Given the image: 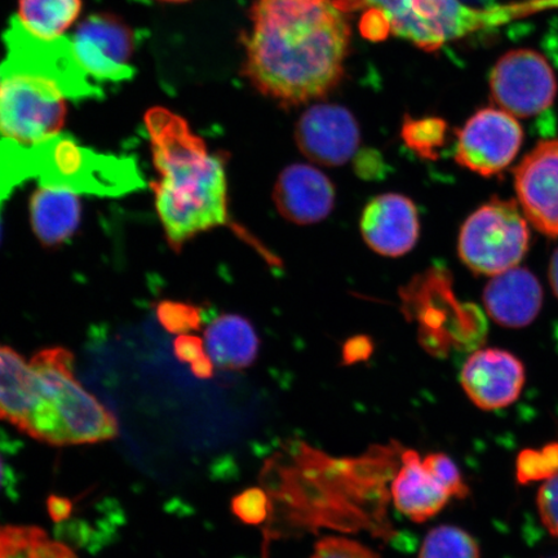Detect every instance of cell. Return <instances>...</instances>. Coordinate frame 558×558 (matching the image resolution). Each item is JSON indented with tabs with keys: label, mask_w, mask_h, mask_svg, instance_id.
<instances>
[{
	"label": "cell",
	"mask_w": 558,
	"mask_h": 558,
	"mask_svg": "<svg viewBox=\"0 0 558 558\" xmlns=\"http://www.w3.org/2000/svg\"><path fill=\"white\" fill-rule=\"evenodd\" d=\"M395 506L411 521L422 523L435 518L451 499L414 450L402 453V466L392 484Z\"/></svg>",
	"instance_id": "d6986e66"
},
{
	"label": "cell",
	"mask_w": 558,
	"mask_h": 558,
	"mask_svg": "<svg viewBox=\"0 0 558 558\" xmlns=\"http://www.w3.org/2000/svg\"><path fill=\"white\" fill-rule=\"evenodd\" d=\"M81 214V201L72 191L40 185L32 195V227L45 247H59L72 239Z\"/></svg>",
	"instance_id": "ffe728a7"
},
{
	"label": "cell",
	"mask_w": 558,
	"mask_h": 558,
	"mask_svg": "<svg viewBox=\"0 0 558 558\" xmlns=\"http://www.w3.org/2000/svg\"><path fill=\"white\" fill-rule=\"evenodd\" d=\"M523 131L518 118L500 108H485L458 131L456 160L481 177L504 172L518 157Z\"/></svg>",
	"instance_id": "30bf717a"
},
{
	"label": "cell",
	"mask_w": 558,
	"mask_h": 558,
	"mask_svg": "<svg viewBox=\"0 0 558 558\" xmlns=\"http://www.w3.org/2000/svg\"><path fill=\"white\" fill-rule=\"evenodd\" d=\"M73 51L80 65L96 83H120L135 75L136 33L111 13H95L76 27Z\"/></svg>",
	"instance_id": "9c48e42d"
},
{
	"label": "cell",
	"mask_w": 558,
	"mask_h": 558,
	"mask_svg": "<svg viewBox=\"0 0 558 558\" xmlns=\"http://www.w3.org/2000/svg\"><path fill=\"white\" fill-rule=\"evenodd\" d=\"M538 512L544 527L555 538H558V473L554 477L544 481L539 488L538 498Z\"/></svg>",
	"instance_id": "4dcf8cb0"
},
{
	"label": "cell",
	"mask_w": 558,
	"mask_h": 558,
	"mask_svg": "<svg viewBox=\"0 0 558 558\" xmlns=\"http://www.w3.org/2000/svg\"><path fill=\"white\" fill-rule=\"evenodd\" d=\"M423 464L437 483L450 494L451 498L465 499L469 497V485L465 484L458 465L446 453H429L424 458Z\"/></svg>",
	"instance_id": "4316f807"
},
{
	"label": "cell",
	"mask_w": 558,
	"mask_h": 558,
	"mask_svg": "<svg viewBox=\"0 0 558 558\" xmlns=\"http://www.w3.org/2000/svg\"><path fill=\"white\" fill-rule=\"evenodd\" d=\"M66 99L52 76L7 58L0 65V138L31 148L60 134Z\"/></svg>",
	"instance_id": "5b68a950"
},
{
	"label": "cell",
	"mask_w": 558,
	"mask_h": 558,
	"mask_svg": "<svg viewBox=\"0 0 558 558\" xmlns=\"http://www.w3.org/2000/svg\"><path fill=\"white\" fill-rule=\"evenodd\" d=\"M360 31L366 39L381 41L392 33V27H390L389 20L381 11L368 9L362 15Z\"/></svg>",
	"instance_id": "1f68e13d"
},
{
	"label": "cell",
	"mask_w": 558,
	"mask_h": 558,
	"mask_svg": "<svg viewBox=\"0 0 558 558\" xmlns=\"http://www.w3.org/2000/svg\"><path fill=\"white\" fill-rule=\"evenodd\" d=\"M3 478H4V463H3L2 456H0V487H2Z\"/></svg>",
	"instance_id": "f35d334b"
},
{
	"label": "cell",
	"mask_w": 558,
	"mask_h": 558,
	"mask_svg": "<svg viewBox=\"0 0 558 558\" xmlns=\"http://www.w3.org/2000/svg\"><path fill=\"white\" fill-rule=\"evenodd\" d=\"M31 366L41 395L59 416L65 445L97 444L118 435L116 417L75 379L73 354L68 349H44Z\"/></svg>",
	"instance_id": "8992f818"
},
{
	"label": "cell",
	"mask_w": 558,
	"mask_h": 558,
	"mask_svg": "<svg viewBox=\"0 0 558 558\" xmlns=\"http://www.w3.org/2000/svg\"><path fill=\"white\" fill-rule=\"evenodd\" d=\"M488 316L508 329L533 324L543 305V289L532 271L514 267L492 277L484 291Z\"/></svg>",
	"instance_id": "e0dca14e"
},
{
	"label": "cell",
	"mask_w": 558,
	"mask_h": 558,
	"mask_svg": "<svg viewBox=\"0 0 558 558\" xmlns=\"http://www.w3.org/2000/svg\"><path fill=\"white\" fill-rule=\"evenodd\" d=\"M520 484L547 481L558 473V444H549L539 450L522 451L518 458Z\"/></svg>",
	"instance_id": "484cf974"
},
{
	"label": "cell",
	"mask_w": 558,
	"mask_h": 558,
	"mask_svg": "<svg viewBox=\"0 0 558 558\" xmlns=\"http://www.w3.org/2000/svg\"><path fill=\"white\" fill-rule=\"evenodd\" d=\"M31 151L34 178L40 185L100 197H121L144 186L134 159L102 155L70 135H54Z\"/></svg>",
	"instance_id": "277c9868"
},
{
	"label": "cell",
	"mask_w": 558,
	"mask_h": 558,
	"mask_svg": "<svg viewBox=\"0 0 558 558\" xmlns=\"http://www.w3.org/2000/svg\"><path fill=\"white\" fill-rule=\"evenodd\" d=\"M31 148L0 138V207L16 186L34 178Z\"/></svg>",
	"instance_id": "d4e9b609"
},
{
	"label": "cell",
	"mask_w": 558,
	"mask_h": 558,
	"mask_svg": "<svg viewBox=\"0 0 558 558\" xmlns=\"http://www.w3.org/2000/svg\"><path fill=\"white\" fill-rule=\"evenodd\" d=\"M48 407L31 364L12 348L0 345V421L31 436L34 422Z\"/></svg>",
	"instance_id": "ac0fdd59"
},
{
	"label": "cell",
	"mask_w": 558,
	"mask_h": 558,
	"mask_svg": "<svg viewBox=\"0 0 558 558\" xmlns=\"http://www.w3.org/2000/svg\"><path fill=\"white\" fill-rule=\"evenodd\" d=\"M82 0H19L17 20L40 39H58L78 20Z\"/></svg>",
	"instance_id": "7402d4cb"
},
{
	"label": "cell",
	"mask_w": 558,
	"mask_h": 558,
	"mask_svg": "<svg viewBox=\"0 0 558 558\" xmlns=\"http://www.w3.org/2000/svg\"><path fill=\"white\" fill-rule=\"evenodd\" d=\"M242 74L283 107L320 99L344 74L351 29L333 0H256Z\"/></svg>",
	"instance_id": "6da1fadb"
},
{
	"label": "cell",
	"mask_w": 558,
	"mask_h": 558,
	"mask_svg": "<svg viewBox=\"0 0 558 558\" xmlns=\"http://www.w3.org/2000/svg\"><path fill=\"white\" fill-rule=\"evenodd\" d=\"M173 351L180 362H185V364L191 365L204 359L207 354L204 341L197 337H191V335H180V337L174 340Z\"/></svg>",
	"instance_id": "d6a6232c"
},
{
	"label": "cell",
	"mask_w": 558,
	"mask_h": 558,
	"mask_svg": "<svg viewBox=\"0 0 558 558\" xmlns=\"http://www.w3.org/2000/svg\"><path fill=\"white\" fill-rule=\"evenodd\" d=\"M518 204L530 226L558 236V137L544 140L513 171Z\"/></svg>",
	"instance_id": "7c38bea8"
},
{
	"label": "cell",
	"mask_w": 558,
	"mask_h": 558,
	"mask_svg": "<svg viewBox=\"0 0 558 558\" xmlns=\"http://www.w3.org/2000/svg\"><path fill=\"white\" fill-rule=\"evenodd\" d=\"M555 558H558V557H555Z\"/></svg>",
	"instance_id": "b9f144b4"
},
{
	"label": "cell",
	"mask_w": 558,
	"mask_h": 558,
	"mask_svg": "<svg viewBox=\"0 0 558 558\" xmlns=\"http://www.w3.org/2000/svg\"><path fill=\"white\" fill-rule=\"evenodd\" d=\"M145 125L159 173L151 184L157 213L167 241L179 253L195 235L229 221L225 162L169 109L146 111Z\"/></svg>",
	"instance_id": "7a4b0ae2"
},
{
	"label": "cell",
	"mask_w": 558,
	"mask_h": 558,
	"mask_svg": "<svg viewBox=\"0 0 558 558\" xmlns=\"http://www.w3.org/2000/svg\"><path fill=\"white\" fill-rule=\"evenodd\" d=\"M355 171L364 179H375L383 173V159L378 153L367 150L355 160Z\"/></svg>",
	"instance_id": "e575fe53"
},
{
	"label": "cell",
	"mask_w": 558,
	"mask_h": 558,
	"mask_svg": "<svg viewBox=\"0 0 558 558\" xmlns=\"http://www.w3.org/2000/svg\"><path fill=\"white\" fill-rule=\"evenodd\" d=\"M492 97L515 118H530L553 107L557 80L546 58L533 50L501 56L490 74Z\"/></svg>",
	"instance_id": "ba28073f"
},
{
	"label": "cell",
	"mask_w": 558,
	"mask_h": 558,
	"mask_svg": "<svg viewBox=\"0 0 558 558\" xmlns=\"http://www.w3.org/2000/svg\"><path fill=\"white\" fill-rule=\"evenodd\" d=\"M418 558H481L476 539L465 530L442 525L425 536Z\"/></svg>",
	"instance_id": "603a6c76"
},
{
	"label": "cell",
	"mask_w": 558,
	"mask_h": 558,
	"mask_svg": "<svg viewBox=\"0 0 558 558\" xmlns=\"http://www.w3.org/2000/svg\"><path fill=\"white\" fill-rule=\"evenodd\" d=\"M295 140L300 151L312 162L338 167L357 151L361 132L351 111L340 105L318 104L300 117Z\"/></svg>",
	"instance_id": "4fadbf2b"
},
{
	"label": "cell",
	"mask_w": 558,
	"mask_h": 558,
	"mask_svg": "<svg viewBox=\"0 0 558 558\" xmlns=\"http://www.w3.org/2000/svg\"><path fill=\"white\" fill-rule=\"evenodd\" d=\"M0 208H2V207H0ZM0 234H2V227H0Z\"/></svg>",
	"instance_id": "60d3db41"
},
{
	"label": "cell",
	"mask_w": 558,
	"mask_h": 558,
	"mask_svg": "<svg viewBox=\"0 0 558 558\" xmlns=\"http://www.w3.org/2000/svg\"><path fill=\"white\" fill-rule=\"evenodd\" d=\"M7 58L40 70L59 83L68 99H97L102 89L90 81L76 60L70 38L47 40L35 37L13 17L4 34Z\"/></svg>",
	"instance_id": "8fae6325"
},
{
	"label": "cell",
	"mask_w": 558,
	"mask_h": 558,
	"mask_svg": "<svg viewBox=\"0 0 558 558\" xmlns=\"http://www.w3.org/2000/svg\"><path fill=\"white\" fill-rule=\"evenodd\" d=\"M530 244V225L518 201L494 198L460 229L458 253L474 274L494 277L519 267Z\"/></svg>",
	"instance_id": "52a82bcc"
},
{
	"label": "cell",
	"mask_w": 558,
	"mask_h": 558,
	"mask_svg": "<svg viewBox=\"0 0 558 558\" xmlns=\"http://www.w3.org/2000/svg\"><path fill=\"white\" fill-rule=\"evenodd\" d=\"M47 509L54 522H62L72 515L73 501L64 497H58V495H51L47 500Z\"/></svg>",
	"instance_id": "d590c367"
},
{
	"label": "cell",
	"mask_w": 558,
	"mask_h": 558,
	"mask_svg": "<svg viewBox=\"0 0 558 558\" xmlns=\"http://www.w3.org/2000/svg\"><path fill=\"white\" fill-rule=\"evenodd\" d=\"M401 135L404 144L416 156L423 159L435 160L439 156L448 140V123L441 118L428 117L422 120H413L409 116L404 117Z\"/></svg>",
	"instance_id": "cb8c5ba5"
},
{
	"label": "cell",
	"mask_w": 558,
	"mask_h": 558,
	"mask_svg": "<svg viewBox=\"0 0 558 558\" xmlns=\"http://www.w3.org/2000/svg\"><path fill=\"white\" fill-rule=\"evenodd\" d=\"M310 558H380L361 543L347 539L337 538V536H329V538L320 539L314 553Z\"/></svg>",
	"instance_id": "f546056e"
},
{
	"label": "cell",
	"mask_w": 558,
	"mask_h": 558,
	"mask_svg": "<svg viewBox=\"0 0 558 558\" xmlns=\"http://www.w3.org/2000/svg\"><path fill=\"white\" fill-rule=\"evenodd\" d=\"M417 209L402 194L387 193L369 201L361 216V233L367 246L387 257L407 255L418 240Z\"/></svg>",
	"instance_id": "9a60e30c"
},
{
	"label": "cell",
	"mask_w": 558,
	"mask_h": 558,
	"mask_svg": "<svg viewBox=\"0 0 558 558\" xmlns=\"http://www.w3.org/2000/svg\"><path fill=\"white\" fill-rule=\"evenodd\" d=\"M205 347L215 366L242 369L256 361L259 338L248 319L239 314H222L208 325Z\"/></svg>",
	"instance_id": "44dd1931"
},
{
	"label": "cell",
	"mask_w": 558,
	"mask_h": 558,
	"mask_svg": "<svg viewBox=\"0 0 558 558\" xmlns=\"http://www.w3.org/2000/svg\"><path fill=\"white\" fill-rule=\"evenodd\" d=\"M157 317L160 325L172 333H185L198 330L202 323L201 311L197 306L180 302H170V300L158 304Z\"/></svg>",
	"instance_id": "83f0119b"
},
{
	"label": "cell",
	"mask_w": 558,
	"mask_h": 558,
	"mask_svg": "<svg viewBox=\"0 0 558 558\" xmlns=\"http://www.w3.org/2000/svg\"><path fill=\"white\" fill-rule=\"evenodd\" d=\"M157 2H163V3H185L187 0H157Z\"/></svg>",
	"instance_id": "ab89813d"
},
{
	"label": "cell",
	"mask_w": 558,
	"mask_h": 558,
	"mask_svg": "<svg viewBox=\"0 0 558 558\" xmlns=\"http://www.w3.org/2000/svg\"><path fill=\"white\" fill-rule=\"evenodd\" d=\"M548 276L550 288H553L554 294L558 299V247L553 257H550Z\"/></svg>",
	"instance_id": "74e56055"
},
{
	"label": "cell",
	"mask_w": 558,
	"mask_h": 558,
	"mask_svg": "<svg viewBox=\"0 0 558 558\" xmlns=\"http://www.w3.org/2000/svg\"><path fill=\"white\" fill-rule=\"evenodd\" d=\"M269 499L259 487H251L232 500V512L247 525H260L268 518Z\"/></svg>",
	"instance_id": "f1b7e54d"
},
{
	"label": "cell",
	"mask_w": 558,
	"mask_h": 558,
	"mask_svg": "<svg viewBox=\"0 0 558 558\" xmlns=\"http://www.w3.org/2000/svg\"><path fill=\"white\" fill-rule=\"evenodd\" d=\"M274 201L286 220L298 226L316 225L331 214L335 187L316 167L292 165L279 173Z\"/></svg>",
	"instance_id": "2e32d148"
},
{
	"label": "cell",
	"mask_w": 558,
	"mask_h": 558,
	"mask_svg": "<svg viewBox=\"0 0 558 558\" xmlns=\"http://www.w3.org/2000/svg\"><path fill=\"white\" fill-rule=\"evenodd\" d=\"M341 12L379 10L387 16L397 37L413 41L427 52H435L448 41L500 25L532 5L477 10L460 0H333Z\"/></svg>",
	"instance_id": "3957f363"
},
{
	"label": "cell",
	"mask_w": 558,
	"mask_h": 558,
	"mask_svg": "<svg viewBox=\"0 0 558 558\" xmlns=\"http://www.w3.org/2000/svg\"><path fill=\"white\" fill-rule=\"evenodd\" d=\"M460 381L469 399L485 411L511 407L526 381L525 367L511 352L499 348L480 349L466 360Z\"/></svg>",
	"instance_id": "5bb4252c"
},
{
	"label": "cell",
	"mask_w": 558,
	"mask_h": 558,
	"mask_svg": "<svg viewBox=\"0 0 558 558\" xmlns=\"http://www.w3.org/2000/svg\"><path fill=\"white\" fill-rule=\"evenodd\" d=\"M373 349V341L367 337H355L348 340L343 348L344 364L352 365L366 361L372 355Z\"/></svg>",
	"instance_id": "836d02e7"
},
{
	"label": "cell",
	"mask_w": 558,
	"mask_h": 558,
	"mask_svg": "<svg viewBox=\"0 0 558 558\" xmlns=\"http://www.w3.org/2000/svg\"><path fill=\"white\" fill-rule=\"evenodd\" d=\"M214 362L208 357V354L204 359L194 362L191 365L192 373L199 379H209L214 375Z\"/></svg>",
	"instance_id": "8d00e7d4"
}]
</instances>
